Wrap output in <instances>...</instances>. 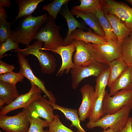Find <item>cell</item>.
<instances>
[{
  "label": "cell",
  "instance_id": "obj_30",
  "mask_svg": "<svg viewBox=\"0 0 132 132\" xmlns=\"http://www.w3.org/2000/svg\"><path fill=\"white\" fill-rule=\"evenodd\" d=\"M71 0H54L49 3L44 5L43 9L46 11L52 18L56 20L57 15L62 7Z\"/></svg>",
  "mask_w": 132,
  "mask_h": 132
},
{
  "label": "cell",
  "instance_id": "obj_10",
  "mask_svg": "<svg viewBox=\"0 0 132 132\" xmlns=\"http://www.w3.org/2000/svg\"><path fill=\"white\" fill-rule=\"evenodd\" d=\"M17 55L20 69L19 73L28 79L31 84H33L39 88L51 102L56 103V99L52 92L48 90L45 86L44 81L36 77L32 71L26 56L21 53H17Z\"/></svg>",
  "mask_w": 132,
  "mask_h": 132
},
{
  "label": "cell",
  "instance_id": "obj_38",
  "mask_svg": "<svg viewBox=\"0 0 132 132\" xmlns=\"http://www.w3.org/2000/svg\"><path fill=\"white\" fill-rule=\"evenodd\" d=\"M11 4V2L10 0H0V6L4 8L10 7Z\"/></svg>",
  "mask_w": 132,
  "mask_h": 132
},
{
  "label": "cell",
  "instance_id": "obj_28",
  "mask_svg": "<svg viewBox=\"0 0 132 132\" xmlns=\"http://www.w3.org/2000/svg\"><path fill=\"white\" fill-rule=\"evenodd\" d=\"M110 68L109 66L103 71L96 78L95 88V96L97 99L105 90L108 85L110 78Z\"/></svg>",
  "mask_w": 132,
  "mask_h": 132
},
{
  "label": "cell",
  "instance_id": "obj_20",
  "mask_svg": "<svg viewBox=\"0 0 132 132\" xmlns=\"http://www.w3.org/2000/svg\"><path fill=\"white\" fill-rule=\"evenodd\" d=\"M16 85L0 81V108L8 105L19 96Z\"/></svg>",
  "mask_w": 132,
  "mask_h": 132
},
{
  "label": "cell",
  "instance_id": "obj_18",
  "mask_svg": "<svg viewBox=\"0 0 132 132\" xmlns=\"http://www.w3.org/2000/svg\"><path fill=\"white\" fill-rule=\"evenodd\" d=\"M104 14L110 22L113 32L117 38L118 43L121 46L124 39L130 35L131 30L116 16L105 13Z\"/></svg>",
  "mask_w": 132,
  "mask_h": 132
},
{
  "label": "cell",
  "instance_id": "obj_5",
  "mask_svg": "<svg viewBox=\"0 0 132 132\" xmlns=\"http://www.w3.org/2000/svg\"><path fill=\"white\" fill-rule=\"evenodd\" d=\"M30 118L26 108L14 116L0 115V127L6 132H27Z\"/></svg>",
  "mask_w": 132,
  "mask_h": 132
},
{
  "label": "cell",
  "instance_id": "obj_37",
  "mask_svg": "<svg viewBox=\"0 0 132 132\" xmlns=\"http://www.w3.org/2000/svg\"><path fill=\"white\" fill-rule=\"evenodd\" d=\"M117 132H132V119L129 117L125 126Z\"/></svg>",
  "mask_w": 132,
  "mask_h": 132
},
{
  "label": "cell",
  "instance_id": "obj_41",
  "mask_svg": "<svg viewBox=\"0 0 132 132\" xmlns=\"http://www.w3.org/2000/svg\"><path fill=\"white\" fill-rule=\"evenodd\" d=\"M125 1L132 5V0H125Z\"/></svg>",
  "mask_w": 132,
  "mask_h": 132
},
{
  "label": "cell",
  "instance_id": "obj_27",
  "mask_svg": "<svg viewBox=\"0 0 132 132\" xmlns=\"http://www.w3.org/2000/svg\"><path fill=\"white\" fill-rule=\"evenodd\" d=\"M105 91V90L102 93L94 103L88 118L89 122H95L105 115L103 109V102Z\"/></svg>",
  "mask_w": 132,
  "mask_h": 132
},
{
  "label": "cell",
  "instance_id": "obj_12",
  "mask_svg": "<svg viewBox=\"0 0 132 132\" xmlns=\"http://www.w3.org/2000/svg\"><path fill=\"white\" fill-rule=\"evenodd\" d=\"M31 84V88L28 92L19 95L10 104L1 109L0 115H6L20 108H27L32 102L41 97L42 91L34 84Z\"/></svg>",
  "mask_w": 132,
  "mask_h": 132
},
{
  "label": "cell",
  "instance_id": "obj_31",
  "mask_svg": "<svg viewBox=\"0 0 132 132\" xmlns=\"http://www.w3.org/2000/svg\"><path fill=\"white\" fill-rule=\"evenodd\" d=\"M30 116V125L27 132H48V130L43 129L48 127L49 124L47 121L39 117Z\"/></svg>",
  "mask_w": 132,
  "mask_h": 132
},
{
  "label": "cell",
  "instance_id": "obj_43",
  "mask_svg": "<svg viewBox=\"0 0 132 132\" xmlns=\"http://www.w3.org/2000/svg\"><path fill=\"white\" fill-rule=\"evenodd\" d=\"M131 110H132V102L131 104ZM131 118H132V117H131Z\"/></svg>",
  "mask_w": 132,
  "mask_h": 132
},
{
  "label": "cell",
  "instance_id": "obj_19",
  "mask_svg": "<svg viewBox=\"0 0 132 132\" xmlns=\"http://www.w3.org/2000/svg\"><path fill=\"white\" fill-rule=\"evenodd\" d=\"M71 39L80 40L85 43H90L94 44H98L106 42L104 37L100 36L93 33L91 29L87 32H85L83 30L78 28L76 29L72 33Z\"/></svg>",
  "mask_w": 132,
  "mask_h": 132
},
{
  "label": "cell",
  "instance_id": "obj_13",
  "mask_svg": "<svg viewBox=\"0 0 132 132\" xmlns=\"http://www.w3.org/2000/svg\"><path fill=\"white\" fill-rule=\"evenodd\" d=\"M26 108L30 116L42 118L49 124L54 118L52 107L49 100L42 96L32 102Z\"/></svg>",
  "mask_w": 132,
  "mask_h": 132
},
{
  "label": "cell",
  "instance_id": "obj_26",
  "mask_svg": "<svg viewBox=\"0 0 132 132\" xmlns=\"http://www.w3.org/2000/svg\"><path fill=\"white\" fill-rule=\"evenodd\" d=\"M79 5L74 6L72 9L86 13L95 14L99 9H101V0H80Z\"/></svg>",
  "mask_w": 132,
  "mask_h": 132
},
{
  "label": "cell",
  "instance_id": "obj_16",
  "mask_svg": "<svg viewBox=\"0 0 132 132\" xmlns=\"http://www.w3.org/2000/svg\"><path fill=\"white\" fill-rule=\"evenodd\" d=\"M59 13L65 19L68 26L67 35L64 40V45L66 46L72 43V41L71 39V35L74 30L77 28L83 30L86 29V28L83 23L78 21L73 17L69 9L68 3L63 6Z\"/></svg>",
  "mask_w": 132,
  "mask_h": 132
},
{
  "label": "cell",
  "instance_id": "obj_17",
  "mask_svg": "<svg viewBox=\"0 0 132 132\" xmlns=\"http://www.w3.org/2000/svg\"><path fill=\"white\" fill-rule=\"evenodd\" d=\"M109 88L110 96L121 90H132V67L128 66Z\"/></svg>",
  "mask_w": 132,
  "mask_h": 132
},
{
  "label": "cell",
  "instance_id": "obj_8",
  "mask_svg": "<svg viewBox=\"0 0 132 132\" xmlns=\"http://www.w3.org/2000/svg\"><path fill=\"white\" fill-rule=\"evenodd\" d=\"M104 13L114 15L132 30V8L125 4L112 0H101Z\"/></svg>",
  "mask_w": 132,
  "mask_h": 132
},
{
  "label": "cell",
  "instance_id": "obj_2",
  "mask_svg": "<svg viewBox=\"0 0 132 132\" xmlns=\"http://www.w3.org/2000/svg\"><path fill=\"white\" fill-rule=\"evenodd\" d=\"M55 20L48 15L46 22L34 38L33 39L44 43L42 50L51 51L64 46V39L60 33L62 26L57 25Z\"/></svg>",
  "mask_w": 132,
  "mask_h": 132
},
{
  "label": "cell",
  "instance_id": "obj_25",
  "mask_svg": "<svg viewBox=\"0 0 132 132\" xmlns=\"http://www.w3.org/2000/svg\"><path fill=\"white\" fill-rule=\"evenodd\" d=\"M110 78L108 86L109 87L124 72L128 66L120 57L110 62Z\"/></svg>",
  "mask_w": 132,
  "mask_h": 132
},
{
  "label": "cell",
  "instance_id": "obj_15",
  "mask_svg": "<svg viewBox=\"0 0 132 132\" xmlns=\"http://www.w3.org/2000/svg\"><path fill=\"white\" fill-rule=\"evenodd\" d=\"M76 50L75 45L72 41L69 45L60 46L55 50L51 51L54 53L59 54L62 60L61 65L56 73V76H61L65 73L67 74L75 66L72 60V56Z\"/></svg>",
  "mask_w": 132,
  "mask_h": 132
},
{
  "label": "cell",
  "instance_id": "obj_23",
  "mask_svg": "<svg viewBox=\"0 0 132 132\" xmlns=\"http://www.w3.org/2000/svg\"><path fill=\"white\" fill-rule=\"evenodd\" d=\"M44 0H17L18 7V13L12 23L24 17L32 14L39 4Z\"/></svg>",
  "mask_w": 132,
  "mask_h": 132
},
{
  "label": "cell",
  "instance_id": "obj_32",
  "mask_svg": "<svg viewBox=\"0 0 132 132\" xmlns=\"http://www.w3.org/2000/svg\"><path fill=\"white\" fill-rule=\"evenodd\" d=\"M24 77L22 74L13 71L8 73L0 75V81L16 85L19 82H22Z\"/></svg>",
  "mask_w": 132,
  "mask_h": 132
},
{
  "label": "cell",
  "instance_id": "obj_42",
  "mask_svg": "<svg viewBox=\"0 0 132 132\" xmlns=\"http://www.w3.org/2000/svg\"><path fill=\"white\" fill-rule=\"evenodd\" d=\"M130 36L132 39V30H131V33L130 35Z\"/></svg>",
  "mask_w": 132,
  "mask_h": 132
},
{
  "label": "cell",
  "instance_id": "obj_39",
  "mask_svg": "<svg viewBox=\"0 0 132 132\" xmlns=\"http://www.w3.org/2000/svg\"><path fill=\"white\" fill-rule=\"evenodd\" d=\"M7 12L4 8L0 6V19H6Z\"/></svg>",
  "mask_w": 132,
  "mask_h": 132
},
{
  "label": "cell",
  "instance_id": "obj_22",
  "mask_svg": "<svg viewBox=\"0 0 132 132\" xmlns=\"http://www.w3.org/2000/svg\"><path fill=\"white\" fill-rule=\"evenodd\" d=\"M49 102L53 110L60 111L67 119L70 121L71 123L70 125V127H75L77 128V132H86L81 125V121L77 110L62 106L56 103H51L49 101Z\"/></svg>",
  "mask_w": 132,
  "mask_h": 132
},
{
  "label": "cell",
  "instance_id": "obj_7",
  "mask_svg": "<svg viewBox=\"0 0 132 132\" xmlns=\"http://www.w3.org/2000/svg\"><path fill=\"white\" fill-rule=\"evenodd\" d=\"M109 66L97 61L86 66H75L70 70L71 86L74 89L78 87L84 78L94 76L98 77Z\"/></svg>",
  "mask_w": 132,
  "mask_h": 132
},
{
  "label": "cell",
  "instance_id": "obj_33",
  "mask_svg": "<svg viewBox=\"0 0 132 132\" xmlns=\"http://www.w3.org/2000/svg\"><path fill=\"white\" fill-rule=\"evenodd\" d=\"M48 132H75L64 125L58 115H55L53 121L49 124Z\"/></svg>",
  "mask_w": 132,
  "mask_h": 132
},
{
  "label": "cell",
  "instance_id": "obj_3",
  "mask_svg": "<svg viewBox=\"0 0 132 132\" xmlns=\"http://www.w3.org/2000/svg\"><path fill=\"white\" fill-rule=\"evenodd\" d=\"M131 104L124 106L114 113L105 115L95 122L88 121L86 125V127L91 129L100 127L104 130L110 128L115 132H117L126 125L131 110Z\"/></svg>",
  "mask_w": 132,
  "mask_h": 132
},
{
  "label": "cell",
  "instance_id": "obj_34",
  "mask_svg": "<svg viewBox=\"0 0 132 132\" xmlns=\"http://www.w3.org/2000/svg\"><path fill=\"white\" fill-rule=\"evenodd\" d=\"M12 22L8 21L6 19H0V42L3 43L10 37L12 32L11 26Z\"/></svg>",
  "mask_w": 132,
  "mask_h": 132
},
{
  "label": "cell",
  "instance_id": "obj_24",
  "mask_svg": "<svg viewBox=\"0 0 132 132\" xmlns=\"http://www.w3.org/2000/svg\"><path fill=\"white\" fill-rule=\"evenodd\" d=\"M95 14L105 33V38L107 41H118L117 38L113 32L110 22L105 16L103 11L101 9H99Z\"/></svg>",
  "mask_w": 132,
  "mask_h": 132
},
{
  "label": "cell",
  "instance_id": "obj_11",
  "mask_svg": "<svg viewBox=\"0 0 132 132\" xmlns=\"http://www.w3.org/2000/svg\"><path fill=\"white\" fill-rule=\"evenodd\" d=\"M72 41L76 49L73 60L75 66H87L97 61L96 52L91 43H86L80 40Z\"/></svg>",
  "mask_w": 132,
  "mask_h": 132
},
{
  "label": "cell",
  "instance_id": "obj_29",
  "mask_svg": "<svg viewBox=\"0 0 132 132\" xmlns=\"http://www.w3.org/2000/svg\"><path fill=\"white\" fill-rule=\"evenodd\" d=\"M120 57L128 66L132 67V39L130 36L125 38L122 42Z\"/></svg>",
  "mask_w": 132,
  "mask_h": 132
},
{
  "label": "cell",
  "instance_id": "obj_14",
  "mask_svg": "<svg viewBox=\"0 0 132 132\" xmlns=\"http://www.w3.org/2000/svg\"><path fill=\"white\" fill-rule=\"evenodd\" d=\"M80 92L82 100L78 112L80 121L83 122L88 118L91 109L97 99L95 96V88L90 84H86L82 86Z\"/></svg>",
  "mask_w": 132,
  "mask_h": 132
},
{
  "label": "cell",
  "instance_id": "obj_9",
  "mask_svg": "<svg viewBox=\"0 0 132 132\" xmlns=\"http://www.w3.org/2000/svg\"><path fill=\"white\" fill-rule=\"evenodd\" d=\"M91 44L96 52L97 61L108 66L110 62L121 56V46L118 41Z\"/></svg>",
  "mask_w": 132,
  "mask_h": 132
},
{
  "label": "cell",
  "instance_id": "obj_40",
  "mask_svg": "<svg viewBox=\"0 0 132 132\" xmlns=\"http://www.w3.org/2000/svg\"><path fill=\"white\" fill-rule=\"evenodd\" d=\"M100 132H115L113 131L112 129L109 128L107 130H104L103 131Z\"/></svg>",
  "mask_w": 132,
  "mask_h": 132
},
{
  "label": "cell",
  "instance_id": "obj_36",
  "mask_svg": "<svg viewBox=\"0 0 132 132\" xmlns=\"http://www.w3.org/2000/svg\"><path fill=\"white\" fill-rule=\"evenodd\" d=\"M14 66L7 64L2 60L0 61V74L8 73L12 71L15 69Z\"/></svg>",
  "mask_w": 132,
  "mask_h": 132
},
{
  "label": "cell",
  "instance_id": "obj_21",
  "mask_svg": "<svg viewBox=\"0 0 132 132\" xmlns=\"http://www.w3.org/2000/svg\"><path fill=\"white\" fill-rule=\"evenodd\" d=\"M71 12L73 15L83 19L85 23L95 33L105 37V33L95 15L93 13H86L72 9Z\"/></svg>",
  "mask_w": 132,
  "mask_h": 132
},
{
  "label": "cell",
  "instance_id": "obj_6",
  "mask_svg": "<svg viewBox=\"0 0 132 132\" xmlns=\"http://www.w3.org/2000/svg\"><path fill=\"white\" fill-rule=\"evenodd\" d=\"M132 102V90L119 91L110 96L106 90L103 109L104 115L114 113Z\"/></svg>",
  "mask_w": 132,
  "mask_h": 132
},
{
  "label": "cell",
  "instance_id": "obj_44",
  "mask_svg": "<svg viewBox=\"0 0 132 132\" xmlns=\"http://www.w3.org/2000/svg\"><path fill=\"white\" fill-rule=\"evenodd\" d=\"M0 132H1V131H0Z\"/></svg>",
  "mask_w": 132,
  "mask_h": 132
},
{
  "label": "cell",
  "instance_id": "obj_4",
  "mask_svg": "<svg viewBox=\"0 0 132 132\" xmlns=\"http://www.w3.org/2000/svg\"><path fill=\"white\" fill-rule=\"evenodd\" d=\"M43 44L42 42L36 40L24 49L19 48L12 51L20 52L25 56L29 55L35 56L39 62L41 71L44 74L50 75L55 72L56 68V59L52 54L42 51Z\"/></svg>",
  "mask_w": 132,
  "mask_h": 132
},
{
  "label": "cell",
  "instance_id": "obj_35",
  "mask_svg": "<svg viewBox=\"0 0 132 132\" xmlns=\"http://www.w3.org/2000/svg\"><path fill=\"white\" fill-rule=\"evenodd\" d=\"M18 44L15 42L10 37L0 45V58L7 52L12 50H16L19 48Z\"/></svg>",
  "mask_w": 132,
  "mask_h": 132
},
{
  "label": "cell",
  "instance_id": "obj_1",
  "mask_svg": "<svg viewBox=\"0 0 132 132\" xmlns=\"http://www.w3.org/2000/svg\"><path fill=\"white\" fill-rule=\"evenodd\" d=\"M48 17L45 13L38 16L31 14L23 17L12 30L10 38L18 44L29 46L38 31L46 22Z\"/></svg>",
  "mask_w": 132,
  "mask_h": 132
}]
</instances>
